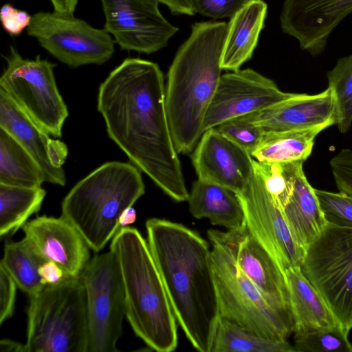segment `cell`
I'll use <instances>...</instances> for the list:
<instances>
[{
    "label": "cell",
    "mask_w": 352,
    "mask_h": 352,
    "mask_svg": "<svg viewBox=\"0 0 352 352\" xmlns=\"http://www.w3.org/2000/svg\"><path fill=\"white\" fill-rule=\"evenodd\" d=\"M97 107L109 137L132 164L171 199L187 201L189 192L168 124L158 65L124 59L100 84Z\"/></svg>",
    "instance_id": "1"
},
{
    "label": "cell",
    "mask_w": 352,
    "mask_h": 352,
    "mask_svg": "<svg viewBox=\"0 0 352 352\" xmlns=\"http://www.w3.org/2000/svg\"><path fill=\"white\" fill-rule=\"evenodd\" d=\"M146 229L177 322L195 349L210 352L220 313L208 243L166 219H149Z\"/></svg>",
    "instance_id": "2"
},
{
    "label": "cell",
    "mask_w": 352,
    "mask_h": 352,
    "mask_svg": "<svg viewBox=\"0 0 352 352\" xmlns=\"http://www.w3.org/2000/svg\"><path fill=\"white\" fill-rule=\"evenodd\" d=\"M228 32L225 22H199L179 47L169 67L165 104L174 146L178 153L194 150L221 76Z\"/></svg>",
    "instance_id": "3"
},
{
    "label": "cell",
    "mask_w": 352,
    "mask_h": 352,
    "mask_svg": "<svg viewBox=\"0 0 352 352\" xmlns=\"http://www.w3.org/2000/svg\"><path fill=\"white\" fill-rule=\"evenodd\" d=\"M110 250L116 255L124 292L126 318L151 349L170 352L177 346V320L148 241L135 228H120Z\"/></svg>",
    "instance_id": "4"
},
{
    "label": "cell",
    "mask_w": 352,
    "mask_h": 352,
    "mask_svg": "<svg viewBox=\"0 0 352 352\" xmlns=\"http://www.w3.org/2000/svg\"><path fill=\"white\" fill-rule=\"evenodd\" d=\"M145 192L140 170L133 164L109 162L80 180L61 204L62 217L89 248L101 251L120 229L119 217Z\"/></svg>",
    "instance_id": "5"
},
{
    "label": "cell",
    "mask_w": 352,
    "mask_h": 352,
    "mask_svg": "<svg viewBox=\"0 0 352 352\" xmlns=\"http://www.w3.org/2000/svg\"><path fill=\"white\" fill-rule=\"evenodd\" d=\"M29 298L27 352H87L86 298L79 277L45 285Z\"/></svg>",
    "instance_id": "6"
},
{
    "label": "cell",
    "mask_w": 352,
    "mask_h": 352,
    "mask_svg": "<svg viewBox=\"0 0 352 352\" xmlns=\"http://www.w3.org/2000/svg\"><path fill=\"white\" fill-rule=\"evenodd\" d=\"M211 263L220 316L265 338L287 340L291 312L272 304L236 265L228 248L210 230Z\"/></svg>",
    "instance_id": "7"
},
{
    "label": "cell",
    "mask_w": 352,
    "mask_h": 352,
    "mask_svg": "<svg viewBox=\"0 0 352 352\" xmlns=\"http://www.w3.org/2000/svg\"><path fill=\"white\" fill-rule=\"evenodd\" d=\"M301 270L342 329H352V227L327 223L306 250Z\"/></svg>",
    "instance_id": "8"
},
{
    "label": "cell",
    "mask_w": 352,
    "mask_h": 352,
    "mask_svg": "<svg viewBox=\"0 0 352 352\" xmlns=\"http://www.w3.org/2000/svg\"><path fill=\"white\" fill-rule=\"evenodd\" d=\"M4 58L7 65L0 78V89L42 129L61 138L69 113L56 83V65L39 56L34 60L24 58L12 46Z\"/></svg>",
    "instance_id": "9"
},
{
    "label": "cell",
    "mask_w": 352,
    "mask_h": 352,
    "mask_svg": "<svg viewBox=\"0 0 352 352\" xmlns=\"http://www.w3.org/2000/svg\"><path fill=\"white\" fill-rule=\"evenodd\" d=\"M85 293L87 352H115L126 317L124 292L117 258L109 252L90 258L79 276Z\"/></svg>",
    "instance_id": "10"
},
{
    "label": "cell",
    "mask_w": 352,
    "mask_h": 352,
    "mask_svg": "<svg viewBox=\"0 0 352 352\" xmlns=\"http://www.w3.org/2000/svg\"><path fill=\"white\" fill-rule=\"evenodd\" d=\"M27 34L70 67L102 65L114 52L116 41L104 28H95L84 20L55 11L35 13Z\"/></svg>",
    "instance_id": "11"
},
{
    "label": "cell",
    "mask_w": 352,
    "mask_h": 352,
    "mask_svg": "<svg viewBox=\"0 0 352 352\" xmlns=\"http://www.w3.org/2000/svg\"><path fill=\"white\" fill-rule=\"evenodd\" d=\"M236 195L247 229L280 269L285 272L289 268L301 267L306 250L294 239L282 210L265 187L254 159L250 181Z\"/></svg>",
    "instance_id": "12"
},
{
    "label": "cell",
    "mask_w": 352,
    "mask_h": 352,
    "mask_svg": "<svg viewBox=\"0 0 352 352\" xmlns=\"http://www.w3.org/2000/svg\"><path fill=\"white\" fill-rule=\"evenodd\" d=\"M100 1L104 29L122 50L155 52L179 30L161 14L156 0Z\"/></svg>",
    "instance_id": "13"
},
{
    "label": "cell",
    "mask_w": 352,
    "mask_h": 352,
    "mask_svg": "<svg viewBox=\"0 0 352 352\" xmlns=\"http://www.w3.org/2000/svg\"><path fill=\"white\" fill-rule=\"evenodd\" d=\"M289 95L273 80L252 69L221 74L205 117L203 132L232 118L262 111Z\"/></svg>",
    "instance_id": "14"
},
{
    "label": "cell",
    "mask_w": 352,
    "mask_h": 352,
    "mask_svg": "<svg viewBox=\"0 0 352 352\" xmlns=\"http://www.w3.org/2000/svg\"><path fill=\"white\" fill-rule=\"evenodd\" d=\"M351 13L352 0H283L280 28L315 57L325 50L332 32Z\"/></svg>",
    "instance_id": "15"
},
{
    "label": "cell",
    "mask_w": 352,
    "mask_h": 352,
    "mask_svg": "<svg viewBox=\"0 0 352 352\" xmlns=\"http://www.w3.org/2000/svg\"><path fill=\"white\" fill-rule=\"evenodd\" d=\"M230 250L243 273L277 308L292 313L285 275L274 259L247 229L209 230Z\"/></svg>",
    "instance_id": "16"
},
{
    "label": "cell",
    "mask_w": 352,
    "mask_h": 352,
    "mask_svg": "<svg viewBox=\"0 0 352 352\" xmlns=\"http://www.w3.org/2000/svg\"><path fill=\"white\" fill-rule=\"evenodd\" d=\"M197 177L241 192L254 168V158L245 149L215 127L203 133L191 155Z\"/></svg>",
    "instance_id": "17"
},
{
    "label": "cell",
    "mask_w": 352,
    "mask_h": 352,
    "mask_svg": "<svg viewBox=\"0 0 352 352\" xmlns=\"http://www.w3.org/2000/svg\"><path fill=\"white\" fill-rule=\"evenodd\" d=\"M21 228L24 238L44 261L54 262L72 277H79L90 259L91 248L71 222L62 216H41Z\"/></svg>",
    "instance_id": "18"
},
{
    "label": "cell",
    "mask_w": 352,
    "mask_h": 352,
    "mask_svg": "<svg viewBox=\"0 0 352 352\" xmlns=\"http://www.w3.org/2000/svg\"><path fill=\"white\" fill-rule=\"evenodd\" d=\"M0 128L10 133L41 168L45 182L65 186L63 165L67 156L66 144L50 137L0 89Z\"/></svg>",
    "instance_id": "19"
},
{
    "label": "cell",
    "mask_w": 352,
    "mask_h": 352,
    "mask_svg": "<svg viewBox=\"0 0 352 352\" xmlns=\"http://www.w3.org/2000/svg\"><path fill=\"white\" fill-rule=\"evenodd\" d=\"M264 133L305 129L337 124V109L332 89L316 94H293L270 107L248 114Z\"/></svg>",
    "instance_id": "20"
},
{
    "label": "cell",
    "mask_w": 352,
    "mask_h": 352,
    "mask_svg": "<svg viewBox=\"0 0 352 352\" xmlns=\"http://www.w3.org/2000/svg\"><path fill=\"white\" fill-rule=\"evenodd\" d=\"M303 162L282 163L292 182V191L282 212L294 239L307 250L328 223L305 175Z\"/></svg>",
    "instance_id": "21"
},
{
    "label": "cell",
    "mask_w": 352,
    "mask_h": 352,
    "mask_svg": "<svg viewBox=\"0 0 352 352\" xmlns=\"http://www.w3.org/2000/svg\"><path fill=\"white\" fill-rule=\"evenodd\" d=\"M267 12L264 1L251 0L230 18L221 57L223 69L239 70L252 58Z\"/></svg>",
    "instance_id": "22"
},
{
    "label": "cell",
    "mask_w": 352,
    "mask_h": 352,
    "mask_svg": "<svg viewBox=\"0 0 352 352\" xmlns=\"http://www.w3.org/2000/svg\"><path fill=\"white\" fill-rule=\"evenodd\" d=\"M284 273L289 292L294 333L342 328L327 304L304 275L301 267L289 268Z\"/></svg>",
    "instance_id": "23"
},
{
    "label": "cell",
    "mask_w": 352,
    "mask_h": 352,
    "mask_svg": "<svg viewBox=\"0 0 352 352\" xmlns=\"http://www.w3.org/2000/svg\"><path fill=\"white\" fill-rule=\"evenodd\" d=\"M189 211L197 218H207L212 225L228 230L241 228L244 212L236 193L223 186L197 179L188 199Z\"/></svg>",
    "instance_id": "24"
},
{
    "label": "cell",
    "mask_w": 352,
    "mask_h": 352,
    "mask_svg": "<svg viewBox=\"0 0 352 352\" xmlns=\"http://www.w3.org/2000/svg\"><path fill=\"white\" fill-rule=\"evenodd\" d=\"M329 126L324 124L300 130L265 133L251 155L261 162H305L312 152L317 135Z\"/></svg>",
    "instance_id": "25"
},
{
    "label": "cell",
    "mask_w": 352,
    "mask_h": 352,
    "mask_svg": "<svg viewBox=\"0 0 352 352\" xmlns=\"http://www.w3.org/2000/svg\"><path fill=\"white\" fill-rule=\"evenodd\" d=\"M43 173L30 154L6 131L0 128V184L41 187Z\"/></svg>",
    "instance_id": "26"
},
{
    "label": "cell",
    "mask_w": 352,
    "mask_h": 352,
    "mask_svg": "<svg viewBox=\"0 0 352 352\" xmlns=\"http://www.w3.org/2000/svg\"><path fill=\"white\" fill-rule=\"evenodd\" d=\"M287 340L259 336L226 318L219 316L210 352H296Z\"/></svg>",
    "instance_id": "27"
},
{
    "label": "cell",
    "mask_w": 352,
    "mask_h": 352,
    "mask_svg": "<svg viewBox=\"0 0 352 352\" xmlns=\"http://www.w3.org/2000/svg\"><path fill=\"white\" fill-rule=\"evenodd\" d=\"M46 195L41 187L0 184V236L15 233L39 211Z\"/></svg>",
    "instance_id": "28"
},
{
    "label": "cell",
    "mask_w": 352,
    "mask_h": 352,
    "mask_svg": "<svg viewBox=\"0 0 352 352\" xmlns=\"http://www.w3.org/2000/svg\"><path fill=\"white\" fill-rule=\"evenodd\" d=\"M45 261L24 238L5 244L0 266L5 269L17 287L30 297L45 287L38 274L39 267Z\"/></svg>",
    "instance_id": "29"
},
{
    "label": "cell",
    "mask_w": 352,
    "mask_h": 352,
    "mask_svg": "<svg viewBox=\"0 0 352 352\" xmlns=\"http://www.w3.org/2000/svg\"><path fill=\"white\" fill-rule=\"evenodd\" d=\"M327 77L336 99V125L340 133H345L352 124V54L338 58Z\"/></svg>",
    "instance_id": "30"
},
{
    "label": "cell",
    "mask_w": 352,
    "mask_h": 352,
    "mask_svg": "<svg viewBox=\"0 0 352 352\" xmlns=\"http://www.w3.org/2000/svg\"><path fill=\"white\" fill-rule=\"evenodd\" d=\"M348 333L342 328L294 333V346L299 352H352Z\"/></svg>",
    "instance_id": "31"
},
{
    "label": "cell",
    "mask_w": 352,
    "mask_h": 352,
    "mask_svg": "<svg viewBox=\"0 0 352 352\" xmlns=\"http://www.w3.org/2000/svg\"><path fill=\"white\" fill-rule=\"evenodd\" d=\"M321 210L328 223L352 227V196L343 192L316 189Z\"/></svg>",
    "instance_id": "32"
},
{
    "label": "cell",
    "mask_w": 352,
    "mask_h": 352,
    "mask_svg": "<svg viewBox=\"0 0 352 352\" xmlns=\"http://www.w3.org/2000/svg\"><path fill=\"white\" fill-rule=\"evenodd\" d=\"M215 128L250 154L265 135L260 128L252 122L248 115L227 120Z\"/></svg>",
    "instance_id": "33"
},
{
    "label": "cell",
    "mask_w": 352,
    "mask_h": 352,
    "mask_svg": "<svg viewBox=\"0 0 352 352\" xmlns=\"http://www.w3.org/2000/svg\"><path fill=\"white\" fill-rule=\"evenodd\" d=\"M256 163L267 190L275 204L282 210L292 191V182L283 164L256 160Z\"/></svg>",
    "instance_id": "34"
},
{
    "label": "cell",
    "mask_w": 352,
    "mask_h": 352,
    "mask_svg": "<svg viewBox=\"0 0 352 352\" xmlns=\"http://www.w3.org/2000/svg\"><path fill=\"white\" fill-rule=\"evenodd\" d=\"M251 0H193L195 11L214 19L232 18Z\"/></svg>",
    "instance_id": "35"
},
{
    "label": "cell",
    "mask_w": 352,
    "mask_h": 352,
    "mask_svg": "<svg viewBox=\"0 0 352 352\" xmlns=\"http://www.w3.org/2000/svg\"><path fill=\"white\" fill-rule=\"evenodd\" d=\"M329 165L339 191L352 196V150H340L330 160Z\"/></svg>",
    "instance_id": "36"
},
{
    "label": "cell",
    "mask_w": 352,
    "mask_h": 352,
    "mask_svg": "<svg viewBox=\"0 0 352 352\" xmlns=\"http://www.w3.org/2000/svg\"><path fill=\"white\" fill-rule=\"evenodd\" d=\"M32 16L25 10L14 8L6 3L0 12V19L4 30L11 36H18L29 27Z\"/></svg>",
    "instance_id": "37"
},
{
    "label": "cell",
    "mask_w": 352,
    "mask_h": 352,
    "mask_svg": "<svg viewBox=\"0 0 352 352\" xmlns=\"http://www.w3.org/2000/svg\"><path fill=\"white\" fill-rule=\"evenodd\" d=\"M17 285L0 266V324L10 318L14 309Z\"/></svg>",
    "instance_id": "38"
},
{
    "label": "cell",
    "mask_w": 352,
    "mask_h": 352,
    "mask_svg": "<svg viewBox=\"0 0 352 352\" xmlns=\"http://www.w3.org/2000/svg\"><path fill=\"white\" fill-rule=\"evenodd\" d=\"M38 274L44 286L56 285L70 278H74L68 275L58 264L47 261L40 266Z\"/></svg>",
    "instance_id": "39"
},
{
    "label": "cell",
    "mask_w": 352,
    "mask_h": 352,
    "mask_svg": "<svg viewBox=\"0 0 352 352\" xmlns=\"http://www.w3.org/2000/svg\"><path fill=\"white\" fill-rule=\"evenodd\" d=\"M166 6L173 14L194 15L196 12L194 8L193 0H156Z\"/></svg>",
    "instance_id": "40"
},
{
    "label": "cell",
    "mask_w": 352,
    "mask_h": 352,
    "mask_svg": "<svg viewBox=\"0 0 352 352\" xmlns=\"http://www.w3.org/2000/svg\"><path fill=\"white\" fill-rule=\"evenodd\" d=\"M55 12L67 16H74L78 0H50Z\"/></svg>",
    "instance_id": "41"
},
{
    "label": "cell",
    "mask_w": 352,
    "mask_h": 352,
    "mask_svg": "<svg viewBox=\"0 0 352 352\" xmlns=\"http://www.w3.org/2000/svg\"><path fill=\"white\" fill-rule=\"evenodd\" d=\"M0 352H27L25 344L3 339L0 341Z\"/></svg>",
    "instance_id": "42"
},
{
    "label": "cell",
    "mask_w": 352,
    "mask_h": 352,
    "mask_svg": "<svg viewBox=\"0 0 352 352\" xmlns=\"http://www.w3.org/2000/svg\"><path fill=\"white\" fill-rule=\"evenodd\" d=\"M136 212L133 206L124 210L119 217L120 228L127 227L133 223L136 220Z\"/></svg>",
    "instance_id": "43"
}]
</instances>
